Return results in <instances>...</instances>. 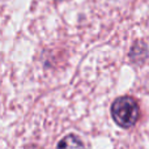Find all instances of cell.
<instances>
[{
	"instance_id": "obj_2",
	"label": "cell",
	"mask_w": 149,
	"mask_h": 149,
	"mask_svg": "<svg viewBox=\"0 0 149 149\" xmlns=\"http://www.w3.org/2000/svg\"><path fill=\"white\" fill-rule=\"evenodd\" d=\"M56 149H85L82 141L74 135H68L59 141Z\"/></svg>"
},
{
	"instance_id": "obj_1",
	"label": "cell",
	"mask_w": 149,
	"mask_h": 149,
	"mask_svg": "<svg viewBox=\"0 0 149 149\" xmlns=\"http://www.w3.org/2000/svg\"><path fill=\"white\" fill-rule=\"evenodd\" d=\"M111 115L118 126L130 128L139 118V107L132 97H120L114 101L111 106Z\"/></svg>"
}]
</instances>
